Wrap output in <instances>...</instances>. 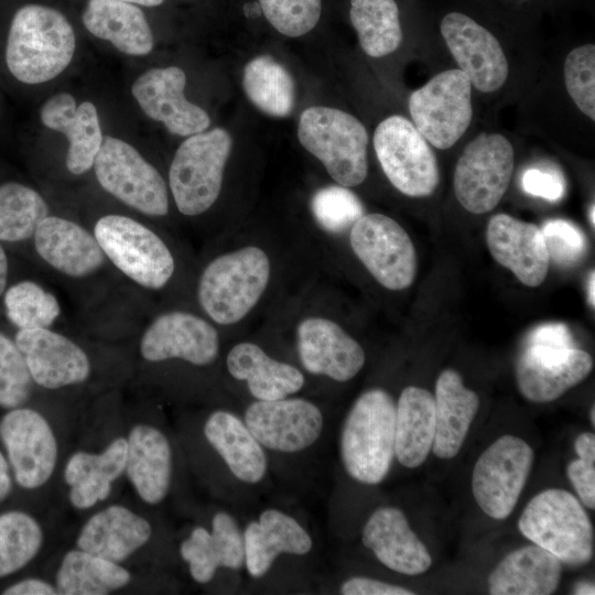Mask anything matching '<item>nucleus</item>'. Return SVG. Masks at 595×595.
Returning a JSON list of instances; mask_svg holds the SVG:
<instances>
[{
  "mask_svg": "<svg viewBox=\"0 0 595 595\" xmlns=\"http://www.w3.org/2000/svg\"><path fill=\"white\" fill-rule=\"evenodd\" d=\"M435 434L433 453L444 459L455 457L465 439L478 408V394L466 388L462 376L454 369H445L437 377L434 394Z\"/></svg>",
  "mask_w": 595,
  "mask_h": 595,
  "instance_id": "obj_34",
  "label": "nucleus"
},
{
  "mask_svg": "<svg viewBox=\"0 0 595 595\" xmlns=\"http://www.w3.org/2000/svg\"><path fill=\"white\" fill-rule=\"evenodd\" d=\"M47 215L48 206L35 190L17 182L0 185V241L18 242L33 237Z\"/></svg>",
  "mask_w": 595,
  "mask_h": 595,
  "instance_id": "obj_41",
  "label": "nucleus"
},
{
  "mask_svg": "<svg viewBox=\"0 0 595 595\" xmlns=\"http://www.w3.org/2000/svg\"><path fill=\"white\" fill-rule=\"evenodd\" d=\"M361 541L382 565L397 573L419 575L432 564L426 547L397 507L376 509L363 528Z\"/></svg>",
  "mask_w": 595,
  "mask_h": 595,
  "instance_id": "obj_29",
  "label": "nucleus"
},
{
  "mask_svg": "<svg viewBox=\"0 0 595 595\" xmlns=\"http://www.w3.org/2000/svg\"><path fill=\"white\" fill-rule=\"evenodd\" d=\"M259 6L269 23L290 37L310 32L322 12V0H259Z\"/></svg>",
  "mask_w": 595,
  "mask_h": 595,
  "instance_id": "obj_46",
  "label": "nucleus"
},
{
  "mask_svg": "<svg viewBox=\"0 0 595 595\" xmlns=\"http://www.w3.org/2000/svg\"><path fill=\"white\" fill-rule=\"evenodd\" d=\"M396 402L381 388L364 391L349 409L339 435V454L349 477L378 485L394 458Z\"/></svg>",
  "mask_w": 595,
  "mask_h": 595,
  "instance_id": "obj_4",
  "label": "nucleus"
},
{
  "mask_svg": "<svg viewBox=\"0 0 595 595\" xmlns=\"http://www.w3.org/2000/svg\"><path fill=\"white\" fill-rule=\"evenodd\" d=\"M232 139L223 128L187 137L177 148L169 171V185L178 212L197 216L217 201Z\"/></svg>",
  "mask_w": 595,
  "mask_h": 595,
  "instance_id": "obj_9",
  "label": "nucleus"
},
{
  "mask_svg": "<svg viewBox=\"0 0 595 595\" xmlns=\"http://www.w3.org/2000/svg\"><path fill=\"white\" fill-rule=\"evenodd\" d=\"M311 210L317 225L334 235L350 229L365 214L359 197L339 184L317 190L311 199Z\"/></svg>",
  "mask_w": 595,
  "mask_h": 595,
  "instance_id": "obj_43",
  "label": "nucleus"
},
{
  "mask_svg": "<svg viewBox=\"0 0 595 595\" xmlns=\"http://www.w3.org/2000/svg\"><path fill=\"white\" fill-rule=\"evenodd\" d=\"M351 250L383 288L401 291L416 274V255L408 232L391 217L364 214L349 229Z\"/></svg>",
  "mask_w": 595,
  "mask_h": 595,
  "instance_id": "obj_17",
  "label": "nucleus"
},
{
  "mask_svg": "<svg viewBox=\"0 0 595 595\" xmlns=\"http://www.w3.org/2000/svg\"><path fill=\"white\" fill-rule=\"evenodd\" d=\"M178 555L187 565L191 578L210 583L219 569L240 570L245 565L244 532L227 511H216L210 527L194 526L178 544Z\"/></svg>",
  "mask_w": 595,
  "mask_h": 595,
  "instance_id": "obj_26",
  "label": "nucleus"
},
{
  "mask_svg": "<svg viewBox=\"0 0 595 595\" xmlns=\"http://www.w3.org/2000/svg\"><path fill=\"white\" fill-rule=\"evenodd\" d=\"M296 349L304 370L337 382L351 380L366 361L361 345L338 323L322 316H307L299 323Z\"/></svg>",
  "mask_w": 595,
  "mask_h": 595,
  "instance_id": "obj_24",
  "label": "nucleus"
},
{
  "mask_svg": "<svg viewBox=\"0 0 595 595\" xmlns=\"http://www.w3.org/2000/svg\"><path fill=\"white\" fill-rule=\"evenodd\" d=\"M85 28L128 55H147L153 48V34L137 6L120 0H88L83 12Z\"/></svg>",
  "mask_w": 595,
  "mask_h": 595,
  "instance_id": "obj_36",
  "label": "nucleus"
},
{
  "mask_svg": "<svg viewBox=\"0 0 595 595\" xmlns=\"http://www.w3.org/2000/svg\"><path fill=\"white\" fill-rule=\"evenodd\" d=\"M526 193L548 201H559L564 194V183L560 175L553 172L530 169L524 172L521 181Z\"/></svg>",
  "mask_w": 595,
  "mask_h": 595,
  "instance_id": "obj_49",
  "label": "nucleus"
},
{
  "mask_svg": "<svg viewBox=\"0 0 595 595\" xmlns=\"http://www.w3.org/2000/svg\"><path fill=\"white\" fill-rule=\"evenodd\" d=\"M550 259L561 266L578 262L586 250L584 234L563 219L547 221L541 229Z\"/></svg>",
  "mask_w": 595,
  "mask_h": 595,
  "instance_id": "obj_47",
  "label": "nucleus"
},
{
  "mask_svg": "<svg viewBox=\"0 0 595 595\" xmlns=\"http://www.w3.org/2000/svg\"><path fill=\"white\" fill-rule=\"evenodd\" d=\"M298 138L337 184L354 187L365 181L368 133L353 115L331 107H309L300 116Z\"/></svg>",
  "mask_w": 595,
  "mask_h": 595,
  "instance_id": "obj_8",
  "label": "nucleus"
},
{
  "mask_svg": "<svg viewBox=\"0 0 595 595\" xmlns=\"http://www.w3.org/2000/svg\"><path fill=\"white\" fill-rule=\"evenodd\" d=\"M409 111L428 142L448 149L472 121V83L458 68L439 73L410 95Z\"/></svg>",
  "mask_w": 595,
  "mask_h": 595,
  "instance_id": "obj_15",
  "label": "nucleus"
},
{
  "mask_svg": "<svg viewBox=\"0 0 595 595\" xmlns=\"http://www.w3.org/2000/svg\"><path fill=\"white\" fill-rule=\"evenodd\" d=\"M242 532L245 566L253 578L264 576L279 555H306L313 549L307 530L294 517L275 508L261 511Z\"/></svg>",
  "mask_w": 595,
  "mask_h": 595,
  "instance_id": "obj_31",
  "label": "nucleus"
},
{
  "mask_svg": "<svg viewBox=\"0 0 595 595\" xmlns=\"http://www.w3.org/2000/svg\"><path fill=\"white\" fill-rule=\"evenodd\" d=\"M149 510L137 500L109 501L86 515L71 545L119 564L151 569L159 529Z\"/></svg>",
  "mask_w": 595,
  "mask_h": 595,
  "instance_id": "obj_6",
  "label": "nucleus"
},
{
  "mask_svg": "<svg viewBox=\"0 0 595 595\" xmlns=\"http://www.w3.org/2000/svg\"><path fill=\"white\" fill-rule=\"evenodd\" d=\"M79 414L61 416L24 404L0 418V442L14 484L29 493L58 494L62 465Z\"/></svg>",
  "mask_w": 595,
  "mask_h": 595,
  "instance_id": "obj_2",
  "label": "nucleus"
},
{
  "mask_svg": "<svg viewBox=\"0 0 595 595\" xmlns=\"http://www.w3.org/2000/svg\"><path fill=\"white\" fill-rule=\"evenodd\" d=\"M219 334L206 320L184 311L163 313L144 331L139 355L148 364L181 360L194 367L215 363Z\"/></svg>",
  "mask_w": 595,
  "mask_h": 595,
  "instance_id": "obj_20",
  "label": "nucleus"
},
{
  "mask_svg": "<svg viewBox=\"0 0 595 595\" xmlns=\"http://www.w3.org/2000/svg\"><path fill=\"white\" fill-rule=\"evenodd\" d=\"M527 345L573 347V338L566 325L549 323L536 327L529 334Z\"/></svg>",
  "mask_w": 595,
  "mask_h": 595,
  "instance_id": "obj_51",
  "label": "nucleus"
},
{
  "mask_svg": "<svg viewBox=\"0 0 595 595\" xmlns=\"http://www.w3.org/2000/svg\"><path fill=\"white\" fill-rule=\"evenodd\" d=\"M3 595H58L57 587L47 576H28L2 589Z\"/></svg>",
  "mask_w": 595,
  "mask_h": 595,
  "instance_id": "obj_52",
  "label": "nucleus"
},
{
  "mask_svg": "<svg viewBox=\"0 0 595 595\" xmlns=\"http://www.w3.org/2000/svg\"><path fill=\"white\" fill-rule=\"evenodd\" d=\"M594 212H595V208H594V205H592V206H591V209H589V221H591V224H592L593 227H594V225H595Z\"/></svg>",
  "mask_w": 595,
  "mask_h": 595,
  "instance_id": "obj_59",
  "label": "nucleus"
},
{
  "mask_svg": "<svg viewBox=\"0 0 595 595\" xmlns=\"http://www.w3.org/2000/svg\"><path fill=\"white\" fill-rule=\"evenodd\" d=\"M486 241L493 258L522 284L536 288L547 278L550 257L537 225L497 214L487 225Z\"/></svg>",
  "mask_w": 595,
  "mask_h": 595,
  "instance_id": "obj_27",
  "label": "nucleus"
},
{
  "mask_svg": "<svg viewBox=\"0 0 595 595\" xmlns=\"http://www.w3.org/2000/svg\"><path fill=\"white\" fill-rule=\"evenodd\" d=\"M8 279V258L4 249L0 245V296L3 294Z\"/></svg>",
  "mask_w": 595,
  "mask_h": 595,
  "instance_id": "obj_54",
  "label": "nucleus"
},
{
  "mask_svg": "<svg viewBox=\"0 0 595 595\" xmlns=\"http://www.w3.org/2000/svg\"><path fill=\"white\" fill-rule=\"evenodd\" d=\"M53 523L22 509L0 513V580L21 572L53 544Z\"/></svg>",
  "mask_w": 595,
  "mask_h": 595,
  "instance_id": "obj_38",
  "label": "nucleus"
},
{
  "mask_svg": "<svg viewBox=\"0 0 595 595\" xmlns=\"http://www.w3.org/2000/svg\"><path fill=\"white\" fill-rule=\"evenodd\" d=\"M349 18L367 55L381 57L399 47L402 30L394 0H350Z\"/></svg>",
  "mask_w": 595,
  "mask_h": 595,
  "instance_id": "obj_40",
  "label": "nucleus"
},
{
  "mask_svg": "<svg viewBox=\"0 0 595 595\" xmlns=\"http://www.w3.org/2000/svg\"><path fill=\"white\" fill-rule=\"evenodd\" d=\"M589 420L592 422V425L594 426L595 425V407L593 405L591 411H589Z\"/></svg>",
  "mask_w": 595,
  "mask_h": 595,
  "instance_id": "obj_60",
  "label": "nucleus"
},
{
  "mask_svg": "<svg viewBox=\"0 0 595 595\" xmlns=\"http://www.w3.org/2000/svg\"><path fill=\"white\" fill-rule=\"evenodd\" d=\"M440 30L458 69L479 91L493 93L505 84L508 62L499 41L487 29L462 12H450Z\"/></svg>",
  "mask_w": 595,
  "mask_h": 595,
  "instance_id": "obj_22",
  "label": "nucleus"
},
{
  "mask_svg": "<svg viewBox=\"0 0 595 595\" xmlns=\"http://www.w3.org/2000/svg\"><path fill=\"white\" fill-rule=\"evenodd\" d=\"M185 85L186 75L177 66L151 68L134 80L131 93L149 118L162 122L173 134L190 137L205 131L210 119L185 98Z\"/></svg>",
  "mask_w": 595,
  "mask_h": 595,
  "instance_id": "obj_25",
  "label": "nucleus"
},
{
  "mask_svg": "<svg viewBox=\"0 0 595 595\" xmlns=\"http://www.w3.org/2000/svg\"><path fill=\"white\" fill-rule=\"evenodd\" d=\"M339 593L343 595H413L414 592L385 581L353 576L344 581Z\"/></svg>",
  "mask_w": 595,
  "mask_h": 595,
  "instance_id": "obj_50",
  "label": "nucleus"
},
{
  "mask_svg": "<svg viewBox=\"0 0 595 595\" xmlns=\"http://www.w3.org/2000/svg\"><path fill=\"white\" fill-rule=\"evenodd\" d=\"M201 435L237 480L256 485L264 479L266 451L237 414L226 409L213 410L202 422Z\"/></svg>",
  "mask_w": 595,
  "mask_h": 595,
  "instance_id": "obj_28",
  "label": "nucleus"
},
{
  "mask_svg": "<svg viewBox=\"0 0 595 595\" xmlns=\"http://www.w3.org/2000/svg\"><path fill=\"white\" fill-rule=\"evenodd\" d=\"M53 555L47 575L58 595L139 594L150 589L151 569L119 564L73 545Z\"/></svg>",
  "mask_w": 595,
  "mask_h": 595,
  "instance_id": "obj_18",
  "label": "nucleus"
},
{
  "mask_svg": "<svg viewBox=\"0 0 595 595\" xmlns=\"http://www.w3.org/2000/svg\"><path fill=\"white\" fill-rule=\"evenodd\" d=\"M374 148L390 183L410 197L434 193L440 171L434 152L416 127L402 116L382 120L374 133Z\"/></svg>",
  "mask_w": 595,
  "mask_h": 595,
  "instance_id": "obj_12",
  "label": "nucleus"
},
{
  "mask_svg": "<svg viewBox=\"0 0 595 595\" xmlns=\"http://www.w3.org/2000/svg\"><path fill=\"white\" fill-rule=\"evenodd\" d=\"M520 532L571 566L587 564L594 553V532L587 512L570 491L559 488L537 494L524 507Z\"/></svg>",
  "mask_w": 595,
  "mask_h": 595,
  "instance_id": "obj_7",
  "label": "nucleus"
},
{
  "mask_svg": "<svg viewBox=\"0 0 595 595\" xmlns=\"http://www.w3.org/2000/svg\"><path fill=\"white\" fill-rule=\"evenodd\" d=\"M594 584H591L588 582H580L576 584L575 588H574V594H577V595H584V594H595L594 592Z\"/></svg>",
  "mask_w": 595,
  "mask_h": 595,
  "instance_id": "obj_55",
  "label": "nucleus"
},
{
  "mask_svg": "<svg viewBox=\"0 0 595 595\" xmlns=\"http://www.w3.org/2000/svg\"><path fill=\"white\" fill-rule=\"evenodd\" d=\"M566 90L577 108L595 120V46L573 48L564 62Z\"/></svg>",
  "mask_w": 595,
  "mask_h": 595,
  "instance_id": "obj_45",
  "label": "nucleus"
},
{
  "mask_svg": "<svg viewBox=\"0 0 595 595\" xmlns=\"http://www.w3.org/2000/svg\"><path fill=\"white\" fill-rule=\"evenodd\" d=\"M126 463L125 410L83 412L62 465L58 495L71 510L86 516L118 498Z\"/></svg>",
  "mask_w": 595,
  "mask_h": 595,
  "instance_id": "obj_1",
  "label": "nucleus"
},
{
  "mask_svg": "<svg viewBox=\"0 0 595 595\" xmlns=\"http://www.w3.org/2000/svg\"><path fill=\"white\" fill-rule=\"evenodd\" d=\"M35 383L14 340L0 332V409L28 404Z\"/></svg>",
  "mask_w": 595,
  "mask_h": 595,
  "instance_id": "obj_44",
  "label": "nucleus"
},
{
  "mask_svg": "<svg viewBox=\"0 0 595 595\" xmlns=\"http://www.w3.org/2000/svg\"><path fill=\"white\" fill-rule=\"evenodd\" d=\"M15 484L4 452L0 448V504L13 491Z\"/></svg>",
  "mask_w": 595,
  "mask_h": 595,
  "instance_id": "obj_53",
  "label": "nucleus"
},
{
  "mask_svg": "<svg viewBox=\"0 0 595 595\" xmlns=\"http://www.w3.org/2000/svg\"><path fill=\"white\" fill-rule=\"evenodd\" d=\"M270 275V259L260 247L245 246L223 253L199 277L198 303L213 322L236 324L260 301Z\"/></svg>",
  "mask_w": 595,
  "mask_h": 595,
  "instance_id": "obj_5",
  "label": "nucleus"
},
{
  "mask_svg": "<svg viewBox=\"0 0 595 595\" xmlns=\"http://www.w3.org/2000/svg\"><path fill=\"white\" fill-rule=\"evenodd\" d=\"M244 422L264 450L294 454L321 437L324 414L314 402L298 397L255 400L245 410Z\"/></svg>",
  "mask_w": 595,
  "mask_h": 595,
  "instance_id": "obj_19",
  "label": "nucleus"
},
{
  "mask_svg": "<svg viewBox=\"0 0 595 595\" xmlns=\"http://www.w3.org/2000/svg\"><path fill=\"white\" fill-rule=\"evenodd\" d=\"M40 119L46 128L66 136L68 150L65 162L72 174L80 175L93 167L104 140L98 111L93 102L77 105L69 93H57L43 104Z\"/></svg>",
  "mask_w": 595,
  "mask_h": 595,
  "instance_id": "obj_30",
  "label": "nucleus"
},
{
  "mask_svg": "<svg viewBox=\"0 0 595 595\" xmlns=\"http://www.w3.org/2000/svg\"><path fill=\"white\" fill-rule=\"evenodd\" d=\"M562 562L533 544L509 553L490 573L491 595H549L559 586Z\"/></svg>",
  "mask_w": 595,
  "mask_h": 595,
  "instance_id": "obj_35",
  "label": "nucleus"
},
{
  "mask_svg": "<svg viewBox=\"0 0 595 595\" xmlns=\"http://www.w3.org/2000/svg\"><path fill=\"white\" fill-rule=\"evenodd\" d=\"M226 367L234 379L246 382L250 394L259 401L293 396L305 385L298 367L269 356L252 342L234 345L226 356Z\"/></svg>",
  "mask_w": 595,
  "mask_h": 595,
  "instance_id": "obj_33",
  "label": "nucleus"
},
{
  "mask_svg": "<svg viewBox=\"0 0 595 595\" xmlns=\"http://www.w3.org/2000/svg\"><path fill=\"white\" fill-rule=\"evenodd\" d=\"M513 148L499 133H479L464 149L454 172V193L472 214L494 209L509 187Z\"/></svg>",
  "mask_w": 595,
  "mask_h": 595,
  "instance_id": "obj_14",
  "label": "nucleus"
},
{
  "mask_svg": "<svg viewBox=\"0 0 595 595\" xmlns=\"http://www.w3.org/2000/svg\"><path fill=\"white\" fill-rule=\"evenodd\" d=\"M123 2H129L132 4H140L144 7H156L160 6L164 0H120Z\"/></svg>",
  "mask_w": 595,
  "mask_h": 595,
  "instance_id": "obj_58",
  "label": "nucleus"
},
{
  "mask_svg": "<svg viewBox=\"0 0 595 595\" xmlns=\"http://www.w3.org/2000/svg\"><path fill=\"white\" fill-rule=\"evenodd\" d=\"M592 369L593 359L582 349L526 345L517 361L516 379L526 399L545 403L582 382Z\"/></svg>",
  "mask_w": 595,
  "mask_h": 595,
  "instance_id": "obj_23",
  "label": "nucleus"
},
{
  "mask_svg": "<svg viewBox=\"0 0 595 595\" xmlns=\"http://www.w3.org/2000/svg\"><path fill=\"white\" fill-rule=\"evenodd\" d=\"M534 453L522 439L506 434L478 457L472 475V491L479 508L502 520L513 511L527 483Z\"/></svg>",
  "mask_w": 595,
  "mask_h": 595,
  "instance_id": "obj_16",
  "label": "nucleus"
},
{
  "mask_svg": "<svg viewBox=\"0 0 595 595\" xmlns=\"http://www.w3.org/2000/svg\"><path fill=\"white\" fill-rule=\"evenodd\" d=\"M6 313L19 329L50 328L60 316L54 294L34 281H20L4 292Z\"/></svg>",
  "mask_w": 595,
  "mask_h": 595,
  "instance_id": "obj_42",
  "label": "nucleus"
},
{
  "mask_svg": "<svg viewBox=\"0 0 595 595\" xmlns=\"http://www.w3.org/2000/svg\"><path fill=\"white\" fill-rule=\"evenodd\" d=\"M75 47L73 26L62 12L42 4H26L11 21L6 63L19 82L42 84L69 65Z\"/></svg>",
  "mask_w": 595,
  "mask_h": 595,
  "instance_id": "obj_3",
  "label": "nucleus"
},
{
  "mask_svg": "<svg viewBox=\"0 0 595 595\" xmlns=\"http://www.w3.org/2000/svg\"><path fill=\"white\" fill-rule=\"evenodd\" d=\"M578 455L566 467L567 477L580 500L589 509L595 508V435L581 433L574 443Z\"/></svg>",
  "mask_w": 595,
  "mask_h": 595,
  "instance_id": "obj_48",
  "label": "nucleus"
},
{
  "mask_svg": "<svg viewBox=\"0 0 595 595\" xmlns=\"http://www.w3.org/2000/svg\"><path fill=\"white\" fill-rule=\"evenodd\" d=\"M33 238L37 255L68 277H87L105 262L106 256L96 237L69 219L47 215L37 225Z\"/></svg>",
  "mask_w": 595,
  "mask_h": 595,
  "instance_id": "obj_32",
  "label": "nucleus"
},
{
  "mask_svg": "<svg viewBox=\"0 0 595 595\" xmlns=\"http://www.w3.org/2000/svg\"><path fill=\"white\" fill-rule=\"evenodd\" d=\"M94 236L116 268L139 285L160 290L172 278L175 262L166 244L131 217L105 215L96 221Z\"/></svg>",
  "mask_w": 595,
  "mask_h": 595,
  "instance_id": "obj_10",
  "label": "nucleus"
},
{
  "mask_svg": "<svg viewBox=\"0 0 595 595\" xmlns=\"http://www.w3.org/2000/svg\"><path fill=\"white\" fill-rule=\"evenodd\" d=\"M93 166L99 185L117 199L148 216L167 214L165 181L131 144L104 137Z\"/></svg>",
  "mask_w": 595,
  "mask_h": 595,
  "instance_id": "obj_13",
  "label": "nucleus"
},
{
  "mask_svg": "<svg viewBox=\"0 0 595 595\" xmlns=\"http://www.w3.org/2000/svg\"><path fill=\"white\" fill-rule=\"evenodd\" d=\"M14 342L35 387L60 391L86 385L93 378L89 354L63 334L50 328L19 329Z\"/></svg>",
  "mask_w": 595,
  "mask_h": 595,
  "instance_id": "obj_21",
  "label": "nucleus"
},
{
  "mask_svg": "<svg viewBox=\"0 0 595 595\" xmlns=\"http://www.w3.org/2000/svg\"><path fill=\"white\" fill-rule=\"evenodd\" d=\"M594 284H595V272L592 271L588 278V286H587L588 303L589 305H592V307H594L595 305Z\"/></svg>",
  "mask_w": 595,
  "mask_h": 595,
  "instance_id": "obj_56",
  "label": "nucleus"
},
{
  "mask_svg": "<svg viewBox=\"0 0 595 595\" xmlns=\"http://www.w3.org/2000/svg\"><path fill=\"white\" fill-rule=\"evenodd\" d=\"M435 434L434 396L426 389L405 387L396 403L394 457L407 468L422 465Z\"/></svg>",
  "mask_w": 595,
  "mask_h": 595,
  "instance_id": "obj_37",
  "label": "nucleus"
},
{
  "mask_svg": "<svg viewBox=\"0 0 595 595\" xmlns=\"http://www.w3.org/2000/svg\"><path fill=\"white\" fill-rule=\"evenodd\" d=\"M245 13L247 17L256 18L259 17L261 13V8L258 3H247L244 7Z\"/></svg>",
  "mask_w": 595,
  "mask_h": 595,
  "instance_id": "obj_57",
  "label": "nucleus"
},
{
  "mask_svg": "<svg viewBox=\"0 0 595 595\" xmlns=\"http://www.w3.org/2000/svg\"><path fill=\"white\" fill-rule=\"evenodd\" d=\"M126 484L136 500L152 509L166 501L175 476L174 443L163 423L149 414L125 411Z\"/></svg>",
  "mask_w": 595,
  "mask_h": 595,
  "instance_id": "obj_11",
  "label": "nucleus"
},
{
  "mask_svg": "<svg viewBox=\"0 0 595 595\" xmlns=\"http://www.w3.org/2000/svg\"><path fill=\"white\" fill-rule=\"evenodd\" d=\"M246 96L260 111L272 117L289 116L295 104V83L290 72L273 57L250 60L242 73Z\"/></svg>",
  "mask_w": 595,
  "mask_h": 595,
  "instance_id": "obj_39",
  "label": "nucleus"
}]
</instances>
